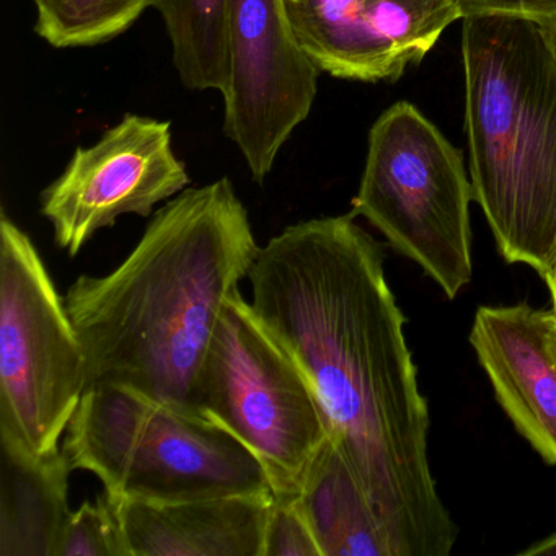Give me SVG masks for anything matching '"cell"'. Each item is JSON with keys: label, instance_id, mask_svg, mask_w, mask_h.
I'll return each mask as SVG.
<instances>
[{"label": "cell", "instance_id": "cell-17", "mask_svg": "<svg viewBox=\"0 0 556 556\" xmlns=\"http://www.w3.org/2000/svg\"><path fill=\"white\" fill-rule=\"evenodd\" d=\"M54 556H131L115 501L109 494L71 510Z\"/></svg>", "mask_w": 556, "mask_h": 556}, {"label": "cell", "instance_id": "cell-20", "mask_svg": "<svg viewBox=\"0 0 556 556\" xmlns=\"http://www.w3.org/2000/svg\"><path fill=\"white\" fill-rule=\"evenodd\" d=\"M543 37H545L546 43H548L549 50L555 54L556 58V18L548 25V27L540 28Z\"/></svg>", "mask_w": 556, "mask_h": 556}, {"label": "cell", "instance_id": "cell-8", "mask_svg": "<svg viewBox=\"0 0 556 556\" xmlns=\"http://www.w3.org/2000/svg\"><path fill=\"white\" fill-rule=\"evenodd\" d=\"M320 73L299 41L286 0H232L224 135L256 184H265L311 115Z\"/></svg>", "mask_w": 556, "mask_h": 556}, {"label": "cell", "instance_id": "cell-19", "mask_svg": "<svg viewBox=\"0 0 556 556\" xmlns=\"http://www.w3.org/2000/svg\"><path fill=\"white\" fill-rule=\"evenodd\" d=\"M522 556H556V533L527 546L519 553Z\"/></svg>", "mask_w": 556, "mask_h": 556}, {"label": "cell", "instance_id": "cell-15", "mask_svg": "<svg viewBox=\"0 0 556 556\" xmlns=\"http://www.w3.org/2000/svg\"><path fill=\"white\" fill-rule=\"evenodd\" d=\"M172 45L181 84L193 92L229 89V30L232 0H152Z\"/></svg>", "mask_w": 556, "mask_h": 556}, {"label": "cell", "instance_id": "cell-9", "mask_svg": "<svg viewBox=\"0 0 556 556\" xmlns=\"http://www.w3.org/2000/svg\"><path fill=\"white\" fill-rule=\"evenodd\" d=\"M190 181L172 144V123L128 113L96 144L74 151L41 193L40 211L56 245L74 258L99 230L125 214L151 217Z\"/></svg>", "mask_w": 556, "mask_h": 556}, {"label": "cell", "instance_id": "cell-14", "mask_svg": "<svg viewBox=\"0 0 556 556\" xmlns=\"http://www.w3.org/2000/svg\"><path fill=\"white\" fill-rule=\"evenodd\" d=\"M298 504L321 556H399L386 523L333 438L312 464Z\"/></svg>", "mask_w": 556, "mask_h": 556}, {"label": "cell", "instance_id": "cell-12", "mask_svg": "<svg viewBox=\"0 0 556 556\" xmlns=\"http://www.w3.org/2000/svg\"><path fill=\"white\" fill-rule=\"evenodd\" d=\"M112 500L131 556H263L273 494L178 503Z\"/></svg>", "mask_w": 556, "mask_h": 556}, {"label": "cell", "instance_id": "cell-21", "mask_svg": "<svg viewBox=\"0 0 556 556\" xmlns=\"http://www.w3.org/2000/svg\"><path fill=\"white\" fill-rule=\"evenodd\" d=\"M546 286H548L549 295H552V311L556 314V262L553 265L552 271L546 276L545 279Z\"/></svg>", "mask_w": 556, "mask_h": 556}, {"label": "cell", "instance_id": "cell-6", "mask_svg": "<svg viewBox=\"0 0 556 556\" xmlns=\"http://www.w3.org/2000/svg\"><path fill=\"white\" fill-rule=\"evenodd\" d=\"M473 200L460 152L416 106L399 102L382 113L351 213L418 263L448 299L471 281Z\"/></svg>", "mask_w": 556, "mask_h": 556}, {"label": "cell", "instance_id": "cell-5", "mask_svg": "<svg viewBox=\"0 0 556 556\" xmlns=\"http://www.w3.org/2000/svg\"><path fill=\"white\" fill-rule=\"evenodd\" d=\"M194 406L255 454L273 496H298L318 452L333 438L311 380L240 291L227 299L211 338Z\"/></svg>", "mask_w": 556, "mask_h": 556}, {"label": "cell", "instance_id": "cell-13", "mask_svg": "<svg viewBox=\"0 0 556 556\" xmlns=\"http://www.w3.org/2000/svg\"><path fill=\"white\" fill-rule=\"evenodd\" d=\"M64 452L37 457L0 432V556H54L71 514Z\"/></svg>", "mask_w": 556, "mask_h": 556}, {"label": "cell", "instance_id": "cell-16", "mask_svg": "<svg viewBox=\"0 0 556 556\" xmlns=\"http://www.w3.org/2000/svg\"><path fill=\"white\" fill-rule=\"evenodd\" d=\"M152 0H34L35 34L58 50L109 43L126 34Z\"/></svg>", "mask_w": 556, "mask_h": 556}, {"label": "cell", "instance_id": "cell-11", "mask_svg": "<svg viewBox=\"0 0 556 556\" xmlns=\"http://www.w3.org/2000/svg\"><path fill=\"white\" fill-rule=\"evenodd\" d=\"M470 343L517 431L556 465V314L529 304L478 308Z\"/></svg>", "mask_w": 556, "mask_h": 556}, {"label": "cell", "instance_id": "cell-3", "mask_svg": "<svg viewBox=\"0 0 556 556\" xmlns=\"http://www.w3.org/2000/svg\"><path fill=\"white\" fill-rule=\"evenodd\" d=\"M462 21L475 201L503 258L546 279L556 262V58L526 18Z\"/></svg>", "mask_w": 556, "mask_h": 556}, {"label": "cell", "instance_id": "cell-1", "mask_svg": "<svg viewBox=\"0 0 556 556\" xmlns=\"http://www.w3.org/2000/svg\"><path fill=\"white\" fill-rule=\"evenodd\" d=\"M353 213L286 227L249 275L253 311L304 370L399 556H448L458 529L428 457L429 409L386 278Z\"/></svg>", "mask_w": 556, "mask_h": 556}, {"label": "cell", "instance_id": "cell-10", "mask_svg": "<svg viewBox=\"0 0 556 556\" xmlns=\"http://www.w3.org/2000/svg\"><path fill=\"white\" fill-rule=\"evenodd\" d=\"M286 8L318 70L356 83L400 79L462 21L458 0H286Z\"/></svg>", "mask_w": 556, "mask_h": 556}, {"label": "cell", "instance_id": "cell-18", "mask_svg": "<svg viewBox=\"0 0 556 556\" xmlns=\"http://www.w3.org/2000/svg\"><path fill=\"white\" fill-rule=\"evenodd\" d=\"M263 556H321L320 546L298 504V496H273Z\"/></svg>", "mask_w": 556, "mask_h": 556}, {"label": "cell", "instance_id": "cell-2", "mask_svg": "<svg viewBox=\"0 0 556 556\" xmlns=\"http://www.w3.org/2000/svg\"><path fill=\"white\" fill-rule=\"evenodd\" d=\"M260 249L229 178L168 200L118 268L80 276L63 295L86 351L87 389L122 387L198 415L211 338Z\"/></svg>", "mask_w": 556, "mask_h": 556}, {"label": "cell", "instance_id": "cell-7", "mask_svg": "<svg viewBox=\"0 0 556 556\" xmlns=\"http://www.w3.org/2000/svg\"><path fill=\"white\" fill-rule=\"evenodd\" d=\"M87 356L30 237L0 216V432L37 455L60 441L86 393Z\"/></svg>", "mask_w": 556, "mask_h": 556}, {"label": "cell", "instance_id": "cell-4", "mask_svg": "<svg viewBox=\"0 0 556 556\" xmlns=\"http://www.w3.org/2000/svg\"><path fill=\"white\" fill-rule=\"evenodd\" d=\"M63 452L73 470L96 475L115 500L273 494L262 462L227 429L122 387L86 390Z\"/></svg>", "mask_w": 556, "mask_h": 556}]
</instances>
